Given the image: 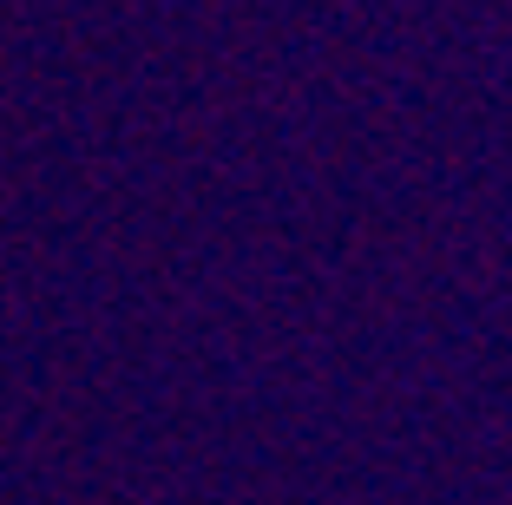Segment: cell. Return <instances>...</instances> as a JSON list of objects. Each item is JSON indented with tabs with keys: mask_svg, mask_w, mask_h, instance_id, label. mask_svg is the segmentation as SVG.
<instances>
[]
</instances>
